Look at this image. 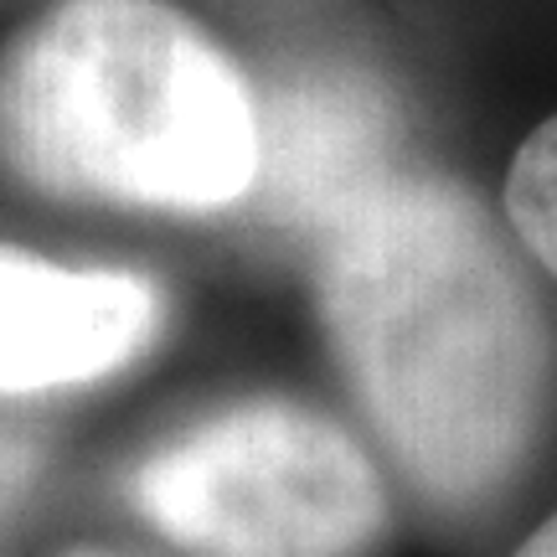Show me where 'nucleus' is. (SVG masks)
<instances>
[{"instance_id":"nucleus-5","label":"nucleus","mask_w":557,"mask_h":557,"mask_svg":"<svg viewBox=\"0 0 557 557\" xmlns=\"http://www.w3.org/2000/svg\"><path fill=\"white\" fill-rule=\"evenodd\" d=\"M393 114L372 83L351 73H305L259 103V181L253 191L284 222L315 233L361 186L387 176Z\"/></svg>"},{"instance_id":"nucleus-7","label":"nucleus","mask_w":557,"mask_h":557,"mask_svg":"<svg viewBox=\"0 0 557 557\" xmlns=\"http://www.w3.org/2000/svg\"><path fill=\"white\" fill-rule=\"evenodd\" d=\"M32 470H37V438L26 434L11 413H0V517L32 485Z\"/></svg>"},{"instance_id":"nucleus-3","label":"nucleus","mask_w":557,"mask_h":557,"mask_svg":"<svg viewBox=\"0 0 557 557\" xmlns=\"http://www.w3.org/2000/svg\"><path fill=\"white\" fill-rule=\"evenodd\" d=\"M139 517L197 557H361L387 527L372 455L305 403L253 398L139 459Z\"/></svg>"},{"instance_id":"nucleus-1","label":"nucleus","mask_w":557,"mask_h":557,"mask_svg":"<svg viewBox=\"0 0 557 557\" xmlns=\"http://www.w3.org/2000/svg\"><path fill=\"white\" fill-rule=\"evenodd\" d=\"M315 299L361 418L429 506L459 517L521 475L557 346L511 238L459 181L361 186L315 227Z\"/></svg>"},{"instance_id":"nucleus-8","label":"nucleus","mask_w":557,"mask_h":557,"mask_svg":"<svg viewBox=\"0 0 557 557\" xmlns=\"http://www.w3.org/2000/svg\"><path fill=\"white\" fill-rule=\"evenodd\" d=\"M517 557H557V517H547L532 537L517 547Z\"/></svg>"},{"instance_id":"nucleus-4","label":"nucleus","mask_w":557,"mask_h":557,"mask_svg":"<svg viewBox=\"0 0 557 557\" xmlns=\"http://www.w3.org/2000/svg\"><path fill=\"white\" fill-rule=\"evenodd\" d=\"M160 299L124 269H73L0 243V398L120 372L150 346Z\"/></svg>"},{"instance_id":"nucleus-6","label":"nucleus","mask_w":557,"mask_h":557,"mask_svg":"<svg viewBox=\"0 0 557 557\" xmlns=\"http://www.w3.org/2000/svg\"><path fill=\"white\" fill-rule=\"evenodd\" d=\"M506 212H511L521 248L557 278V114L537 124L511 160Z\"/></svg>"},{"instance_id":"nucleus-2","label":"nucleus","mask_w":557,"mask_h":557,"mask_svg":"<svg viewBox=\"0 0 557 557\" xmlns=\"http://www.w3.org/2000/svg\"><path fill=\"white\" fill-rule=\"evenodd\" d=\"M0 160L62 201L212 212L259 181V99L165 0H58L0 58Z\"/></svg>"}]
</instances>
